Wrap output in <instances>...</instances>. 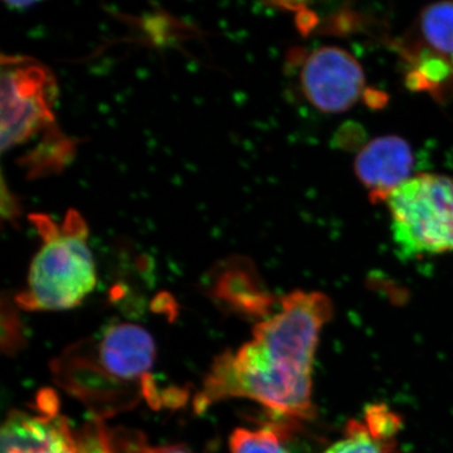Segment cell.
I'll list each match as a JSON object with an SVG mask.
<instances>
[{"mask_svg":"<svg viewBox=\"0 0 453 453\" xmlns=\"http://www.w3.org/2000/svg\"><path fill=\"white\" fill-rule=\"evenodd\" d=\"M419 31L434 55L453 62V3H436L423 9Z\"/></svg>","mask_w":453,"mask_h":453,"instance_id":"obj_9","label":"cell"},{"mask_svg":"<svg viewBox=\"0 0 453 453\" xmlns=\"http://www.w3.org/2000/svg\"><path fill=\"white\" fill-rule=\"evenodd\" d=\"M231 453H291L275 427L235 428L229 437Z\"/></svg>","mask_w":453,"mask_h":453,"instance_id":"obj_11","label":"cell"},{"mask_svg":"<svg viewBox=\"0 0 453 453\" xmlns=\"http://www.w3.org/2000/svg\"><path fill=\"white\" fill-rule=\"evenodd\" d=\"M332 316V301L321 292L286 295L279 311L253 327L249 342L214 357L196 395V412L244 398L285 418L311 419L316 350Z\"/></svg>","mask_w":453,"mask_h":453,"instance_id":"obj_1","label":"cell"},{"mask_svg":"<svg viewBox=\"0 0 453 453\" xmlns=\"http://www.w3.org/2000/svg\"><path fill=\"white\" fill-rule=\"evenodd\" d=\"M363 421L368 426L374 436L387 441V442L393 440L399 427H401L399 417L383 404H374L369 407Z\"/></svg>","mask_w":453,"mask_h":453,"instance_id":"obj_13","label":"cell"},{"mask_svg":"<svg viewBox=\"0 0 453 453\" xmlns=\"http://www.w3.org/2000/svg\"><path fill=\"white\" fill-rule=\"evenodd\" d=\"M0 453H85V449L59 411L58 396L44 389L32 410L8 413L0 434Z\"/></svg>","mask_w":453,"mask_h":453,"instance_id":"obj_6","label":"cell"},{"mask_svg":"<svg viewBox=\"0 0 453 453\" xmlns=\"http://www.w3.org/2000/svg\"><path fill=\"white\" fill-rule=\"evenodd\" d=\"M155 356L148 330L118 323L68 348L52 363V372L57 383L101 421L129 410L142 398L157 403L151 375Z\"/></svg>","mask_w":453,"mask_h":453,"instance_id":"obj_2","label":"cell"},{"mask_svg":"<svg viewBox=\"0 0 453 453\" xmlns=\"http://www.w3.org/2000/svg\"><path fill=\"white\" fill-rule=\"evenodd\" d=\"M56 77L47 65L26 56L2 57L0 145L3 153L26 144L55 125Z\"/></svg>","mask_w":453,"mask_h":453,"instance_id":"obj_5","label":"cell"},{"mask_svg":"<svg viewBox=\"0 0 453 453\" xmlns=\"http://www.w3.org/2000/svg\"><path fill=\"white\" fill-rule=\"evenodd\" d=\"M301 86L309 103L319 111L345 112L363 96L365 71L348 50L324 46L303 61Z\"/></svg>","mask_w":453,"mask_h":453,"instance_id":"obj_7","label":"cell"},{"mask_svg":"<svg viewBox=\"0 0 453 453\" xmlns=\"http://www.w3.org/2000/svg\"><path fill=\"white\" fill-rule=\"evenodd\" d=\"M414 157L407 140L396 135L371 140L357 153L354 170L372 198L386 199L389 193L412 178Z\"/></svg>","mask_w":453,"mask_h":453,"instance_id":"obj_8","label":"cell"},{"mask_svg":"<svg viewBox=\"0 0 453 453\" xmlns=\"http://www.w3.org/2000/svg\"><path fill=\"white\" fill-rule=\"evenodd\" d=\"M393 241L407 257L453 251V180L414 175L384 199Z\"/></svg>","mask_w":453,"mask_h":453,"instance_id":"obj_4","label":"cell"},{"mask_svg":"<svg viewBox=\"0 0 453 453\" xmlns=\"http://www.w3.org/2000/svg\"><path fill=\"white\" fill-rule=\"evenodd\" d=\"M389 443L374 436L363 419H353L348 423L342 437L323 453H388Z\"/></svg>","mask_w":453,"mask_h":453,"instance_id":"obj_12","label":"cell"},{"mask_svg":"<svg viewBox=\"0 0 453 453\" xmlns=\"http://www.w3.org/2000/svg\"><path fill=\"white\" fill-rule=\"evenodd\" d=\"M43 243L32 259L25 290L16 296L23 311H65L79 306L96 288L97 273L89 250L88 228L71 210L61 226L46 214H33Z\"/></svg>","mask_w":453,"mask_h":453,"instance_id":"obj_3","label":"cell"},{"mask_svg":"<svg viewBox=\"0 0 453 453\" xmlns=\"http://www.w3.org/2000/svg\"><path fill=\"white\" fill-rule=\"evenodd\" d=\"M98 438L105 453H192L181 445H150L142 432L127 428H107L96 423Z\"/></svg>","mask_w":453,"mask_h":453,"instance_id":"obj_10","label":"cell"}]
</instances>
